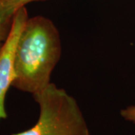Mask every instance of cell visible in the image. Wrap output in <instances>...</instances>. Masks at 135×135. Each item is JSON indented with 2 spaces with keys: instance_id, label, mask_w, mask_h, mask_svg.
I'll use <instances>...</instances> for the list:
<instances>
[{
  "instance_id": "6",
  "label": "cell",
  "mask_w": 135,
  "mask_h": 135,
  "mask_svg": "<svg viewBox=\"0 0 135 135\" xmlns=\"http://www.w3.org/2000/svg\"><path fill=\"white\" fill-rule=\"evenodd\" d=\"M11 23H0V42H3L8 36L9 32Z\"/></svg>"
},
{
  "instance_id": "3",
  "label": "cell",
  "mask_w": 135,
  "mask_h": 135,
  "mask_svg": "<svg viewBox=\"0 0 135 135\" xmlns=\"http://www.w3.org/2000/svg\"><path fill=\"white\" fill-rule=\"evenodd\" d=\"M29 18L26 7L16 11L11 22L9 32L0 50V121L8 116L5 98L15 78V52L20 33Z\"/></svg>"
},
{
  "instance_id": "5",
  "label": "cell",
  "mask_w": 135,
  "mask_h": 135,
  "mask_svg": "<svg viewBox=\"0 0 135 135\" xmlns=\"http://www.w3.org/2000/svg\"><path fill=\"white\" fill-rule=\"evenodd\" d=\"M120 115L126 121L135 124V104L121 110Z\"/></svg>"
},
{
  "instance_id": "1",
  "label": "cell",
  "mask_w": 135,
  "mask_h": 135,
  "mask_svg": "<svg viewBox=\"0 0 135 135\" xmlns=\"http://www.w3.org/2000/svg\"><path fill=\"white\" fill-rule=\"evenodd\" d=\"M62 54L59 31L44 16L28 18L15 52L12 86L33 95L50 83V76Z\"/></svg>"
},
{
  "instance_id": "2",
  "label": "cell",
  "mask_w": 135,
  "mask_h": 135,
  "mask_svg": "<svg viewBox=\"0 0 135 135\" xmlns=\"http://www.w3.org/2000/svg\"><path fill=\"white\" fill-rule=\"evenodd\" d=\"M33 98L39 107L37 122L12 135H91L77 101L64 89L50 83Z\"/></svg>"
},
{
  "instance_id": "4",
  "label": "cell",
  "mask_w": 135,
  "mask_h": 135,
  "mask_svg": "<svg viewBox=\"0 0 135 135\" xmlns=\"http://www.w3.org/2000/svg\"><path fill=\"white\" fill-rule=\"evenodd\" d=\"M37 1L42 0H0V23H11V19L17 10Z\"/></svg>"
},
{
  "instance_id": "7",
  "label": "cell",
  "mask_w": 135,
  "mask_h": 135,
  "mask_svg": "<svg viewBox=\"0 0 135 135\" xmlns=\"http://www.w3.org/2000/svg\"><path fill=\"white\" fill-rule=\"evenodd\" d=\"M2 43L3 42H0V50H1V48H2Z\"/></svg>"
}]
</instances>
